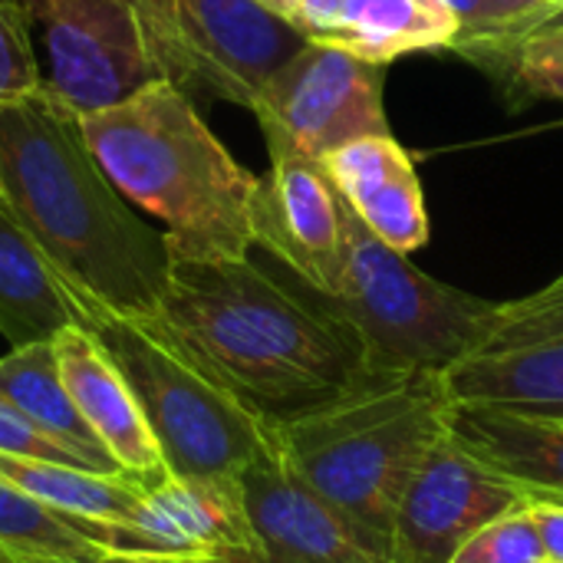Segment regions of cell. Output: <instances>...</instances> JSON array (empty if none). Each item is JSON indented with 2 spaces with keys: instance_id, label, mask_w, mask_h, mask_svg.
I'll list each match as a JSON object with an SVG mask.
<instances>
[{
  "instance_id": "22",
  "label": "cell",
  "mask_w": 563,
  "mask_h": 563,
  "mask_svg": "<svg viewBox=\"0 0 563 563\" xmlns=\"http://www.w3.org/2000/svg\"><path fill=\"white\" fill-rule=\"evenodd\" d=\"M0 554L10 563H102V551L63 515L0 478Z\"/></svg>"
},
{
  "instance_id": "29",
  "label": "cell",
  "mask_w": 563,
  "mask_h": 563,
  "mask_svg": "<svg viewBox=\"0 0 563 563\" xmlns=\"http://www.w3.org/2000/svg\"><path fill=\"white\" fill-rule=\"evenodd\" d=\"M531 518L534 528L541 534L544 554L548 561L563 563V505H551V501H531Z\"/></svg>"
},
{
  "instance_id": "19",
  "label": "cell",
  "mask_w": 563,
  "mask_h": 563,
  "mask_svg": "<svg viewBox=\"0 0 563 563\" xmlns=\"http://www.w3.org/2000/svg\"><path fill=\"white\" fill-rule=\"evenodd\" d=\"M0 396L13 402L36 429H43L49 439L69 449L89 472L122 475L112 455L82 422L79 409L73 406L59 376L53 340L13 346L7 356H0Z\"/></svg>"
},
{
  "instance_id": "26",
  "label": "cell",
  "mask_w": 563,
  "mask_h": 563,
  "mask_svg": "<svg viewBox=\"0 0 563 563\" xmlns=\"http://www.w3.org/2000/svg\"><path fill=\"white\" fill-rule=\"evenodd\" d=\"M43 86L33 53V23L26 0H0V99L30 96Z\"/></svg>"
},
{
  "instance_id": "6",
  "label": "cell",
  "mask_w": 563,
  "mask_h": 563,
  "mask_svg": "<svg viewBox=\"0 0 563 563\" xmlns=\"http://www.w3.org/2000/svg\"><path fill=\"white\" fill-rule=\"evenodd\" d=\"M63 284V280H59ZM76 323L86 327L129 383L168 475L195 482H238L244 465L274 442V426L208 383L145 323L122 317L63 284Z\"/></svg>"
},
{
  "instance_id": "23",
  "label": "cell",
  "mask_w": 563,
  "mask_h": 563,
  "mask_svg": "<svg viewBox=\"0 0 563 563\" xmlns=\"http://www.w3.org/2000/svg\"><path fill=\"white\" fill-rule=\"evenodd\" d=\"M455 16V43L462 56H482L515 43L551 0H439Z\"/></svg>"
},
{
  "instance_id": "12",
  "label": "cell",
  "mask_w": 563,
  "mask_h": 563,
  "mask_svg": "<svg viewBox=\"0 0 563 563\" xmlns=\"http://www.w3.org/2000/svg\"><path fill=\"white\" fill-rule=\"evenodd\" d=\"M267 152L271 172L254 195V247L277 257L303 287L333 297L343 280L340 191L320 162L277 145Z\"/></svg>"
},
{
  "instance_id": "13",
  "label": "cell",
  "mask_w": 563,
  "mask_h": 563,
  "mask_svg": "<svg viewBox=\"0 0 563 563\" xmlns=\"http://www.w3.org/2000/svg\"><path fill=\"white\" fill-rule=\"evenodd\" d=\"M244 515L264 563H386L274 442L238 475Z\"/></svg>"
},
{
  "instance_id": "3",
  "label": "cell",
  "mask_w": 563,
  "mask_h": 563,
  "mask_svg": "<svg viewBox=\"0 0 563 563\" xmlns=\"http://www.w3.org/2000/svg\"><path fill=\"white\" fill-rule=\"evenodd\" d=\"M79 125L112 188L165 224L172 257H251L261 178L205 125L191 92L158 79Z\"/></svg>"
},
{
  "instance_id": "7",
  "label": "cell",
  "mask_w": 563,
  "mask_h": 563,
  "mask_svg": "<svg viewBox=\"0 0 563 563\" xmlns=\"http://www.w3.org/2000/svg\"><path fill=\"white\" fill-rule=\"evenodd\" d=\"M148 46L175 86L251 109L307 36L261 0H132Z\"/></svg>"
},
{
  "instance_id": "31",
  "label": "cell",
  "mask_w": 563,
  "mask_h": 563,
  "mask_svg": "<svg viewBox=\"0 0 563 563\" xmlns=\"http://www.w3.org/2000/svg\"><path fill=\"white\" fill-rule=\"evenodd\" d=\"M102 563H264V561H152V558H102Z\"/></svg>"
},
{
  "instance_id": "14",
  "label": "cell",
  "mask_w": 563,
  "mask_h": 563,
  "mask_svg": "<svg viewBox=\"0 0 563 563\" xmlns=\"http://www.w3.org/2000/svg\"><path fill=\"white\" fill-rule=\"evenodd\" d=\"M53 350L73 406L79 409L99 445L112 455L119 472L142 488L162 485L168 478V468L158 442L102 343L86 327L73 323L53 336Z\"/></svg>"
},
{
  "instance_id": "10",
  "label": "cell",
  "mask_w": 563,
  "mask_h": 563,
  "mask_svg": "<svg viewBox=\"0 0 563 563\" xmlns=\"http://www.w3.org/2000/svg\"><path fill=\"white\" fill-rule=\"evenodd\" d=\"M59 515V511H56ZM73 531L109 558L152 561H261L238 482L168 475L122 521L63 515Z\"/></svg>"
},
{
  "instance_id": "11",
  "label": "cell",
  "mask_w": 563,
  "mask_h": 563,
  "mask_svg": "<svg viewBox=\"0 0 563 563\" xmlns=\"http://www.w3.org/2000/svg\"><path fill=\"white\" fill-rule=\"evenodd\" d=\"M521 505L531 501L442 432L396 505L389 563H452L472 534Z\"/></svg>"
},
{
  "instance_id": "15",
  "label": "cell",
  "mask_w": 563,
  "mask_h": 563,
  "mask_svg": "<svg viewBox=\"0 0 563 563\" xmlns=\"http://www.w3.org/2000/svg\"><path fill=\"white\" fill-rule=\"evenodd\" d=\"M320 165L356 218L393 251L412 254L429 241V214L416 165L393 135L356 139L330 152Z\"/></svg>"
},
{
  "instance_id": "1",
  "label": "cell",
  "mask_w": 563,
  "mask_h": 563,
  "mask_svg": "<svg viewBox=\"0 0 563 563\" xmlns=\"http://www.w3.org/2000/svg\"><path fill=\"white\" fill-rule=\"evenodd\" d=\"M145 323L208 383L267 426L303 416L373 369L353 330L313 294L251 257H172Z\"/></svg>"
},
{
  "instance_id": "24",
  "label": "cell",
  "mask_w": 563,
  "mask_h": 563,
  "mask_svg": "<svg viewBox=\"0 0 563 563\" xmlns=\"http://www.w3.org/2000/svg\"><path fill=\"white\" fill-rule=\"evenodd\" d=\"M554 336H563V274L521 300L495 303L488 330L472 353H501V350L544 343Z\"/></svg>"
},
{
  "instance_id": "4",
  "label": "cell",
  "mask_w": 563,
  "mask_h": 563,
  "mask_svg": "<svg viewBox=\"0 0 563 563\" xmlns=\"http://www.w3.org/2000/svg\"><path fill=\"white\" fill-rule=\"evenodd\" d=\"M442 373H369L343 396L274 426L287 462L389 563L396 505L445 432Z\"/></svg>"
},
{
  "instance_id": "21",
  "label": "cell",
  "mask_w": 563,
  "mask_h": 563,
  "mask_svg": "<svg viewBox=\"0 0 563 563\" xmlns=\"http://www.w3.org/2000/svg\"><path fill=\"white\" fill-rule=\"evenodd\" d=\"M0 478L59 515L96 521H122L148 492L125 475H96L73 465L33 462L16 455H0Z\"/></svg>"
},
{
  "instance_id": "20",
  "label": "cell",
  "mask_w": 563,
  "mask_h": 563,
  "mask_svg": "<svg viewBox=\"0 0 563 563\" xmlns=\"http://www.w3.org/2000/svg\"><path fill=\"white\" fill-rule=\"evenodd\" d=\"M76 323V310L33 241L0 201V333L10 346L53 340Z\"/></svg>"
},
{
  "instance_id": "18",
  "label": "cell",
  "mask_w": 563,
  "mask_h": 563,
  "mask_svg": "<svg viewBox=\"0 0 563 563\" xmlns=\"http://www.w3.org/2000/svg\"><path fill=\"white\" fill-rule=\"evenodd\" d=\"M442 386L455 406L563 419V336L501 353H472L442 373Z\"/></svg>"
},
{
  "instance_id": "8",
  "label": "cell",
  "mask_w": 563,
  "mask_h": 563,
  "mask_svg": "<svg viewBox=\"0 0 563 563\" xmlns=\"http://www.w3.org/2000/svg\"><path fill=\"white\" fill-rule=\"evenodd\" d=\"M383 69L386 66L333 43L307 40V46L267 79L254 102L267 145L323 162L356 139L389 135Z\"/></svg>"
},
{
  "instance_id": "30",
  "label": "cell",
  "mask_w": 563,
  "mask_h": 563,
  "mask_svg": "<svg viewBox=\"0 0 563 563\" xmlns=\"http://www.w3.org/2000/svg\"><path fill=\"white\" fill-rule=\"evenodd\" d=\"M554 30H563V0H551V7L541 13V16H534L531 23H528V30L515 40V43H521V40H528V36H534V33H554ZM515 43H508V46H515ZM508 46H501V49H508ZM501 49H492V53H482V56H475V59H492L495 53H501Z\"/></svg>"
},
{
  "instance_id": "5",
  "label": "cell",
  "mask_w": 563,
  "mask_h": 563,
  "mask_svg": "<svg viewBox=\"0 0 563 563\" xmlns=\"http://www.w3.org/2000/svg\"><path fill=\"white\" fill-rule=\"evenodd\" d=\"M343 280L333 297L313 300L343 320L373 373H445L465 360L488 330L495 303L455 290L406 254L379 241L340 198Z\"/></svg>"
},
{
  "instance_id": "28",
  "label": "cell",
  "mask_w": 563,
  "mask_h": 563,
  "mask_svg": "<svg viewBox=\"0 0 563 563\" xmlns=\"http://www.w3.org/2000/svg\"><path fill=\"white\" fill-rule=\"evenodd\" d=\"M0 455L33 459V462H56L89 472L69 449H63L56 439H49L43 429H36L13 402L0 396Z\"/></svg>"
},
{
  "instance_id": "33",
  "label": "cell",
  "mask_w": 563,
  "mask_h": 563,
  "mask_svg": "<svg viewBox=\"0 0 563 563\" xmlns=\"http://www.w3.org/2000/svg\"><path fill=\"white\" fill-rule=\"evenodd\" d=\"M0 563H10V561H7V558H3V554H0Z\"/></svg>"
},
{
  "instance_id": "9",
  "label": "cell",
  "mask_w": 563,
  "mask_h": 563,
  "mask_svg": "<svg viewBox=\"0 0 563 563\" xmlns=\"http://www.w3.org/2000/svg\"><path fill=\"white\" fill-rule=\"evenodd\" d=\"M53 96L76 115L109 109L165 79L132 0H26Z\"/></svg>"
},
{
  "instance_id": "2",
  "label": "cell",
  "mask_w": 563,
  "mask_h": 563,
  "mask_svg": "<svg viewBox=\"0 0 563 563\" xmlns=\"http://www.w3.org/2000/svg\"><path fill=\"white\" fill-rule=\"evenodd\" d=\"M0 201L63 284L148 320L168 280L165 234L112 188L79 115L43 82L0 99Z\"/></svg>"
},
{
  "instance_id": "16",
  "label": "cell",
  "mask_w": 563,
  "mask_h": 563,
  "mask_svg": "<svg viewBox=\"0 0 563 563\" xmlns=\"http://www.w3.org/2000/svg\"><path fill=\"white\" fill-rule=\"evenodd\" d=\"M290 23L313 43H333L379 66L452 46L459 33L439 0H307Z\"/></svg>"
},
{
  "instance_id": "27",
  "label": "cell",
  "mask_w": 563,
  "mask_h": 563,
  "mask_svg": "<svg viewBox=\"0 0 563 563\" xmlns=\"http://www.w3.org/2000/svg\"><path fill=\"white\" fill-rule=\"evenodd\" d=\"M505 63L518 86H525L534 96H558L563 99V30L554 33H534L492 59L485 66Z\"/></svg>"
},
{
  "instance_id": "25",
  "label": "cell",
  "mask_w": 563,
  "mask_h": 563,
  "mask_svg": "<svg viewBox=\"0 0 563 563\" xmlns=\"http://www.w3.org/2000/svg\"><path fill=\"white\" fill-rule=\"evenodd\" d=\"M544 544L534 528L531 508L521 505L492 525H485L478 534H472L452 563H544Z\"/></svg>"
},
{
  "instance_id": "34",
  "label": "cell",
  "mask_w": 563,
  "mask_h": 563,
  "mask_svg": "<svg viewBox=\"0 0 563 563\" xmlns=\"http://www.w3.org/2000/svg\"><path fill=\"white\" fill-rule=\"evenodd\" d=\"M544 563H554V561H544Z\"/></svg>"
},
{
  "instance_id": "32",
  "label": "cell",
  "mask_w": 563,
  "mask_h": 563,
  "mask_svg": "<svg viewBox=\"0 0 563 563\" xmlns=\"http://www.w3.org/2000/svg\"><path fill=\"white\" fill-rule=\"evenodd\" d=\"M261 3H267V7H271V10H277L280 16L294 20V13H297L307 0H261Z\"/></svg>"
},
{
  "instance_id": "17",
  "label": "cell",
  "mask_w": 563,
  "mask_h": 563,
  "mask_svg": "<svg viewBox=\"0 0 563 563\" xmlns=\"http://www.w3.org/2000/svg\"><path fill=\"white\" fill-rule=\"evenodd\" d=\"M445 432L528 501L563 505V419L485 406H449Z\"/></svg>"
}]
</instances>
